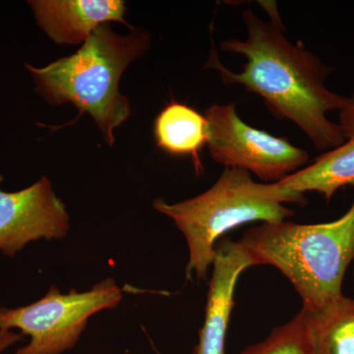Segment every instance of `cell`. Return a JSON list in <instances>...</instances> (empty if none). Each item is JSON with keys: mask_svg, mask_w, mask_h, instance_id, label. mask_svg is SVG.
<instances>
[{"mask_svg": "<svg viewBox=\"0 0 354 354\" xmlns=\"http://www.w3.org/2000/svg\"><path fill=\"white\" fill-rule=\"evenodd\" d=\"M237 242L253 266L277 268L304 306L318 308L342 295L344 274L354 259V201L337 221L316 225L261 223Z\"/></svg>", "mask_w": 354, "mask_h": 354, "instance_id": "obj_3", "label": "cell"}, {"mask_svg": "<svg viewBox=\"0 0 354 354\" xmlns=\"http://www.w3.org/2000/svg\"><path fill=\"white\" fill-rule=\"evenodd\" d=\"M151 37L142 29L120 36L109 24L95 29L80 50L70 57L37 68L25 64L36 91L53 106L70 102L80 115L90 114L109 146L114 130L131 114L129 101L120 92L123 72L145 55Z\"/></svg>", "mask_w": 354, "mask_h": 354, "instance_id": "obj_2", "label": "cell"}, {"mask_svg": "<svg viewBox=\"0 0 354 354\" xmlns=\"http://www.w3.org/2000/svg\"><path fill=\"white\" fill-rule=\"evenodd\" d=\"M271 20L261 19L250 9L243 12L247 38L225 39L221 50L246 58L239 73L221 64L215 46L206 64L221 81L239 85L260 95L279 120L295 123L314 147L328 152L344 143L339 123L328 118L341 111L348 97L333 92L326 80L334 68L325 64L302 41L291 43L274 4H266Z\"/></svg>", "mask_w": 354, "mask_h": 354, "instance_id": "obj_1", "label": "cell"}, {"mask_svg": "<svg viewBox=\"0 0 354 354\" xmlns=\"http://www.w3.org/2000/svg\"><path fill=\"white\" fill-rule=\"evenodd\" d=\"M312 354H354V299L344 295L318 308L302 306Z\"/></svg>", "mask_w": 354, "mask_h": 354, "instance_id": "obj_12", "label": "cell"}, {"mask_svg": "<svg viewBox=\"0 0 354 354\" xmlns=\"http://www.w3.org/2000/svg\"><path fill=\"white\" fill-rule=\"evenodd\" d=\"M241 354H312L304 311L300 310L292 320L274 328L267 339L248 346Z\"/></svg>", "mask_w": 354, "mask_h": 354, "instance_id": "obj_13", "label": "cell"}, {"mask_svg": "<svg viewBox=\"0 0 354 354\" xmlns=\"http://www.w3.org/2000/svg\"><path fill=\"white\" fill-rule=\"evenodd\" d=\"M122 293L113 279L97 283L90 290L62 295L55 286L41 299L27 306H0V330H19L29 344L16 354H60L75 346L88 319L104 309L114 308Z\"/></svg>", "mask_w": 354, "mask_h": 354, "instance_id": "obj_5", "label": "cell"}, {"mask_svg": "<svg viewBox=\"0 0 354 354\" xmlns=\"http://www.w3.org/2000/svg\"><path fill=\"white\" fill-rule=\"evenodd\" d=\"M209 156L230 169L253 172L265 181L279 183L309 164L304 149L241 120L235 104H213L205 113Z\"/></svg>", "mask_w": 354, "mask_h": 354, "instance_id": "obj_6", "label": "cell"}, {"mask_svg": "<svg viewBox=\"0 0 354 354\" xmlns=\"http://www.w3.org/2000/svg\"><path fill=\"white\" fill-rule=\"evenodd\" d=\"M68 230L64 203L48 177L17 192L0 189V251L6 255L14 256L41 239H62Z\"/></svg>", "mask_w": 354, "mask_h": 354, "instance_id": "obj_7", "label": "cell"}, {"mask_svg": "<svg viewBox=\"0 0 354 354\" xmlns=\"http://www.w3.org/2000/svg\"><path fill=\"white\" fill-rule=\"evenodd\" d=\"M212 266L213 274L209 283L204 325L192 354H225L235 286L242 272L253 264L239 242L223 241L216 243Z\"/></svg>", "mask_w": 354, "mask_h": 354, "instance_id": "obj_9", "label": "cell"}, {"mask_svg": "<svg viewBox=\"0 0 354 354\" xmlns=\"http://www.w3.org/2000/svg\"><path fill=\"white\" fill-rule=\"evenodd\" d=\"M37 23L55 43L84 44L102 25L127 24V6L121 0H32Z\"/></svg>", "mask_w": 354, "mask_h": 354, "instance_id": "obj_10", "label": "cell"}, {"mask_svg": "<svg viewBox=\"0 0 354 354\" xmlns=\"http://www.w3.org/2000/svg\"><path fill=\"white\" fill-rule=\"evenodd\" d=\"M353 279H354V271H353Z\"/></svg>", "mask_w": 354, "mask_h": 354, "instance_id": "obj_15", "label": "cell"}, {"mask_svg": "<svg viewBox=\"0 0 354 354\" xmlns=\"http://www.w3.org/2000/svg\"><path fill=\"white\" fill-rule=\"evenodd\" d=\"M24 335L22 334H17L12 330H0V353H3L15 342L21 341Z\"/></svg>", "mask_w": 354, "mask_h": 354, "instance_id": "obj_14", "label": "cell"}, {"mask_svg": "<svg viewBox=\"0 0 354 354\" xmlns=\"http://www.w3.org/2000/svg\"><path fill=\"white\" fill-rule=\"evenodd\" d=\"M250 172L225 167L216 183L185 201L167 204L156 200L153 208L171 218L183 232L189 249L186 277L207 278L216 258L218 239L248 223H274L293 215L283 203L258 194Z\"/></svg>", "mask_w": 354, "mask_h": 354, "instance_id": "obj_4", "label": "cell"}, {"mask_svg": "<svg viewBox=\"0 0 354 354\" xmlns=\"http://www.w3.org/2000/svg\"><path fill=\"white\" fill-rule=\"evenodd\" d=\"M156 143L160 150L177 157H191L197 174L203 172L200 153L208 144L205 115L186 104L172 101L153 123Z\"/></svg>", "mask_w": 354, "mask_h": 354, "instance_id": "obj_11", "label": "cell"}, {"mask_svg": "<svg viewBox=\"0 0 354 354\" xmlns=\"http://www.w3.org/2000/svg\"><path fill=\"white\" fill-rule=\"evenodd\" d=\"M337 113L344 144L322 153L304 169L279 183H255L256 192L283 204H300L305 201L304 193H319L329 202L337 190L354 185V92Z\"/></svg>", "mask_w": 354, "mask_h": 354, "instance_id": "obj_8", "label": "cell"}]
</instances>
